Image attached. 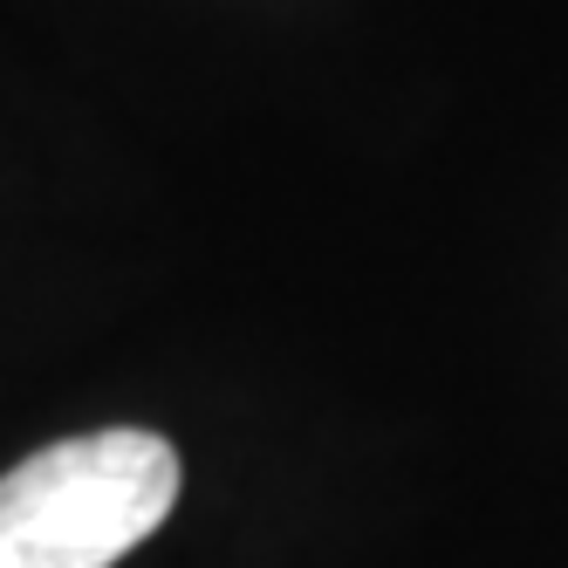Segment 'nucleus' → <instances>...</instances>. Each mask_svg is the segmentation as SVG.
Instances as JSON below:
<instances>
[{
	"mask_svg": "<svg viewBox=\"0 0 568 568\" xmlns=\"http://www.w3.org/2000/svg\"><path fill=\"white\" fill-rule=\"evenodd\" d=\"M179 507L158 432H83L0 473V568H110Z\"/></svg>",
	"mask_w": 568,
	"mask_h": 568,
	"instance_id": "nucleus-1",
	"label": "nucleus"
}]
</instances>
